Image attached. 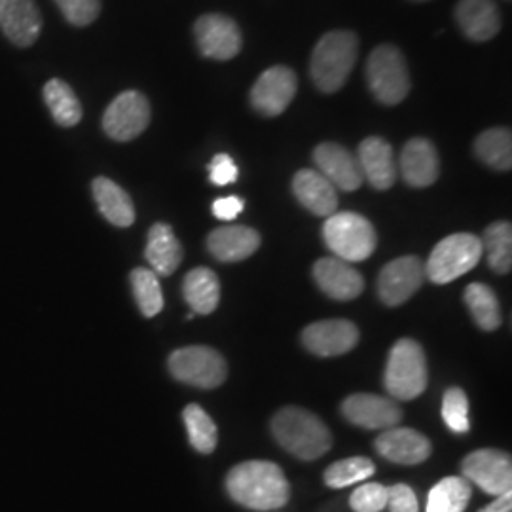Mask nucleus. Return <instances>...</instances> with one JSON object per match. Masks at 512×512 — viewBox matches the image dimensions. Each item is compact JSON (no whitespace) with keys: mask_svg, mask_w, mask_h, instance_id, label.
<instances>
[{"mask_svg":"<svg viewBox=\"0 0 512 512\" xmlns=\"http://www.w3.org/2000/svg\"><path fill=\"white\" fill-rule=\"evenodd\" d=\"M228 495L251 511H277L291 499V484L272 461H245L226 476Z\"/></svg>","mask_w":512,"mask_h":512,"instance_id":"obj_1","label":"nucleus"},{"mask_svg":"<svg viewBox=\"0 0 512 512\" xmlns=\"http://www.w3.org/2000/svg\"><path fill=\"white\" fill-rule=\"evenodd\" d=\"M272 435L283 450L304 461L323 458L332 448L329 427L313 412L298 406H285L275 414Z\"/></svg>","mask_w":512,"mask_h":512,"instance_id":"obj_2","label":"nucleus"},{"mask_svg":"<svg viewBox=\"0 0 512 512\" xmlns=\"http://www.w3.org/2000/svg\"><path fill=\"white\" fill-rule=\"evenodd\" d=\"M359 55V38L351 31H330L313 48L310 74L315 88L336 93L344 88Z\"/></svg>","mask_w":512,"mask_h":512,"instance_id":"obj_3","label":"nucleus"},{"mask_svg":"<svg viewBox=\"0 0 512 512\" xmlns=\"http://www.w3.org/2000/svg\"><path fill=\"white\" fill-rule=\"evenodd\" d=\"M384 385L393 401H412L425 391L427 359L416 340L403 338L391 348L385 366Z\"/></svg>","mask_w":512,"mask_h":512,"instance_id":"obj_4","label":"nucleus"},{"mask_svg":"<svg viewBox=\"0 0 512 512\" xmlns=\"http://www.w3.org/2000/svg\"><path fill=\"white\" fill-rule=\"evenodd\" d=\"M366 82L378 103L395 107L410 93L412 82L403 52L391 44H382L366 61Z\"/></svg>","mask_w":512,"mask_h":512,"instance_id":"obj_5","label":"nucleus"},{"mask_svg":"<svg viewBox=\"0 0 512 512\" xmlns=\"http://www.w3.org/2000/svg\"><path fill=\"white\" fill-rule=\"evenodd\" d=\"M323 239L336 258L346 262H363L374 253L378 234L370 220L359 213H334L323 224Z\"/></svg>","mask_w":512,"mask_h":512,"instance_id":"obj_6","label":"nucleus"},{"mask_svg":"<svg viewBox=\"0 0 512 512\" xmlns=\"http://www.w3.org/2000/svg\"><path fill=\"white\" fill-rule=\"evenodd\" d=\"M482 258V241L473 234H452L440 239L425 266V277L437 285L456 281L471 272Z\"/></svg>","mask_w":512,"mask_h":512,"instance_id":"obj_7","label":"nucleus"},{"mask_svg":"<svg viewBox=\"0 0 512 512\" xmlns=\"http://www.w3.org/2000/svg\"><path fill=\"white\" fill-rule=\"evenodd\" d=\"M167 365L173 378L200 389H215L228 378L226 359L217 349L207 346L175 349Z\"/></svg>","mask_w":512,"mask_h":512,"instance_id":"obj_8","label":"nucleus"},{"mask_svg":"<svg viewBox=\"0 0 512 512\" xmlns=\"http://www.w3.org/2000/svg\"><path fill=\"white\" fill-rule=\"evenodd\" d=\"M150 103L141 92L120 93L103 114V129L110 139L128 143L139 137L150 124Z\"/></svg>","mask_w":512,"mask_h":512,"instance_id":"obj_9","label":"nucleus"},{"mask_svg":"<svg viewBox=\"0 0 512 512\" xmlns=\"http://www.w3.org/2000/svg\"><path fill=\"white\" fill-rule=\"evenodd\" d=\"M461 471L467 480L475 482L486 494H509L512 486V461L501 450H476L461 463Z\"/></svg>","mask_w":512,"mask_h":512,"instance_id":"obj_10","label":"nucleus"},{"mask_svg":"<svg viewBox=\"0 0 512 512\" xmlns=\"http://www.w3.org/2000/svg\"><path fill=\"white\" fill-rule=\"evenodd\" d=\"M296 90H298V78L293 69L285 65H277L258 76L249 97H251L253 109L258 114L266 118H275L289 109Z\"/></svg>","mask_w":512,"mask_h":512,"instance_id":"obj_11","label":"nucleus"},{"mask_svg":"<svg viewBox=\"0 0 512 512\" xmlns=\"http://www.w3.org/2000/svg\"><path fill=\"white\" fill-rule=\"evenodd\" d=\"M425 266L418 256H401L385 264L378 275V296L389 308H397L420 291Z\"/></svg>","mask_w":512,"mask_h":512,"instance_id":"obj_12","label":"nucleus"},{"mask_svg":"<svg viewBox=\"0 0 512 512\" xmlns=\"http://www.w3.org/2000/svg\"><path fill=\"white\" fill-rule=\"evenodd\" d=\"M194 35L200 52L215 61L234 59L243 48L238 23L224 14L202 16L194 25Z\"/></svg>","mask_w":512,"mask_h":512,"instance_id":"obj_13","label":"nucleus"},{"mask_svg":"<svg viewBox=\"0 0 512 512\" xmlns=\"http://www.w3.org/2000/svg\"><path fill=\"white\" fill-rule=\"evenodd\" d=\"M344 418L363 429H391L403 420V408L391 397L355 393L342 403Z\"/></svg>","mask_w":512,"mask_h":512,"instance_id":"obj_14","label":"nucleus"},{"mask_svg":"<svg viewBox=\"0 0 512 512\" xmlns=\"http://www.w3.org/2000/svg\"><path fill=\"white\" fill-rule=\"evenodd\" d=\"M359 342V329L348 319H327L308 325L302 332L304 348L319 357L346 355Z\"/></svg>","mask_w":512,"mask_h":512,"instance_id":"obj_15","label":"nucleus"},{"mask_svg":"<svg viewBox=\"0 0 512 512\" xmlns=\"http://www.w3.org/2000/svg\"><path fill=\"white\" fill-rule=\"evenodd\" d=\"M313 162L317 165V171L338 190L353 192L365 183L357 156L342 145L321 143L313 150Z\"/></svg>","mask_w":512,"mask_h":512,"instance_id":"obj_16","label":"nucleus"},{"mask_svg":"<svg viewBox=\"0 0 512 512\" xmlns=\"http://www.w3.org/2000/svg\"><path fill=\"white\" fill-rule=\"evenodd\" d=\"M313 279L323 293L338 302H348L365 291V279L349 262L336 256L319 258L313 264Z\"/></svg>","mask_w":512,"mask_h":512,"instance_id":"obj_17","label":"nucleus"},{"mask_svg":"<svg viewBox=\"0 0 512 512\" xmlns=\"http://www.w3.org/2000/svg\"><path fill=\"white\" fill-rule=\"evenodd\" d=\"M0 31L12 44L29 48L42 31V16L35 0H0Z\"/></svg>","mask_w":512,"mask_h":512,"instance_id":"obj_18","label":"nucleus"},{"mask_svg":"<svg viewBox=\"0 0 512 512\" xmlns=\"http://www.w3.org/2000/svg\"><path fill=\"white\" fill-rule=\"evenodd\" d=\"M376 450L382 458L399 465H418L427 461L433 446L425 435L408 427H391L376 439Z\"/></svg>","mask_w":512,"mask_h":512,"instance_id":"obj_19","label":"nucleus"},{"mask_svg":"<svg viewBox=\"0 0 512 512\" xmlns=\"http://www.w3.org/2000/svg\"><path fill=\"white\" fill-rule=\"evenodd\" d=\"M399 169L404 183L412 188H427L437 183L440 175L439 152L429 139L414 137L404 145Z\"/></svg>","mask_w":512,"mask_h":512,"instance_id":"obj_20","label":"nucleus"},{"mask_svg":"<svg viewBox=\"0 0 512 512\" xmlns=\"http://www.w3.org/2000/svg\"><path fill=\"white\" fill-rule=\"evenodd\" d=\"M363 179L376 190H389L397 181V162L393 147L382 137H368L357 152Z\"/></svg>","mask_w":512,"mask_h":512,"instance_id":"obj_21","label":"nucleus"},{"mask_svg":"<svg viewBox=\"0 0 512 512\" xmlns=\"http://www.w3.org/2000/svg\"><path fill=\"white\" fill-rule=\"evenodd\" d=\"M456 23L473 42H488L501 31V14L494 0H459Z\"/></svg>","mask_w":512,"mask_h":512,"instance_id":"obj_22","label":"nucleus"},{"mask_svg":"<svg viewBox=\"0 0 512 512\" xmlns=\"http://www.w3.org/2000/svg\"><path fill=\"white\" fill-rule=\"evenodd\" d=\"M296 200L317 217H330L338 211V192L315 169H300L293 179Z\"/></svg>","mask_w":512,"mask_h":512,"instance_id":"obj_23","label":"nucleus"},{"mask_svg":"<svg viewBox=\"0 0 512 512\" xmlns=\"http://www.w3.org/2000/svg\"><path fill=\"white\" fill-rule=\"evenodd\" d=\"M262 243L260 234L249 226H222L209 234L207 249L220 262H241L255 255Z\"/></svg>","mask_w":512,"mask_h":512,"instance_id":"obj_24","label":"nucleus"},{"mask_svg":"<svg viewBox=\"0 0 512 512\" xmlns=\"http://www.w3.org/2000/svg\"><path fill=\"white\" fill-rule=\"evenodd\" d=\"M145 256L156 275H171L181 266L184 256L183 245L169 224L156 222L148 230Z\"/></svg>","mask_w":512,"mask_h":512,"instance_id":"obj_25","label":"nucleus"},{"mask_svg":"<svg viewBox=\"0 0 512 512\" xmlns=\"http://www.w3.org/2000/svg\"><path fill=\"white\" fill-rule=\"evenodd\" d=\"M93 198L101 215L118 228H129L135 222V205L128 192L107 177H97L92 183Z\"/></svg>","mask_w":512,"mask_h":512,"instance_id":"obj_26","label":"nucleus"},{"mask_svg":"<svg viewBox=\"0 0 512 512\" xmlns=\"http://www.w3.org/2000/svg\"><path fill=\"white\" fill-rule=\"evenodd\" d=\"M183 296L194 313H213L220 302L219 277L209 268H196L188 272L183 281Z\"/></svg>","mask_w":512,"mask_h":512,"instance_id":"obj_27","label":"nucleus"},{"mask_svg":"<svg viewBox=\"0 0 512 512\" xmlns=\"http://www.w3.org/2000/svg\"><path fill=\"white\" fill-rule=\"evenodd\" d=\"M44 101L54 116L55 124L61 128H74L82 120V105L73 88L61 80L52 78L44 86Z\"/></svg>","mask_w":512,"mask_h":512,"instance_id":"obj_28","label":"nucleus"},{"mask_svg":"<svg viewBox=\"0 0 512 512\" xmlns=\"http://www.w3.org/2000/svg\"><path fill=\"white\" fill-rule=\"evenodd\" d=\"M476 158L495 171H509L512 167V137L509 128L482 131L475 141Z\"/></svg>","mask_w":512,"mask_h":512,"instance_id":"obj_29","label":"nucleus"},{"mask_svg":"<svg viewBox=\"0 0 512 512\" xmlns=\"http://www.w3.org/2000/svg\"><path fill=\"white\" fill-rule=\"evenodd\" d=\"M482 253L488 256V266L495 274H509L512 268V226L511 222H494L484 230Z\"/></svg>","mask_w":512,"mask_h":512,"instance_id":"obj_30","label":"nucleus"},{"mask_svg":"<svg viewBox=\"0 0 512 512\" xmlns=\"http://www.w3.org/2000/svg\"><path fill=\"white\" fill-rule=\"evenodd\" d=\"M465 304L480 329L492 332L501 327V323H503L501 306H499V300L494 291L488 285L471 283L465 289Z\"/></svg>","mask_w":512,"mask_h":512,"instance_id":"obj_31","label":"nucleus"},{"mask_svg":"<svg viewBox=\"0 0 512 512\" xmlns=\"http://www.w3.org/2000/svg\"><path fill=\"white\" fill-rule=\"evenodd\" d=\"M471 484L461 476H448L427 495V512H463L471 501Z\"/></svg>","mask_w":512,"mask_h":512,"instance_id":"obj_32","label":"nucleus"},{"mask_svg":"<svg viewBox=\"0 0 512 512\" xmlns=\"http://www.w3.org/2000/svg\"><path fill=\"white\" fill-rule=\"evenodd\" d=\"M183 420L186 431H188L190 444L200 454L215 452L217 442H219V429L202 406L200 404H188L183 410Z\"/></svg>","mask_w":512,"mask_h":512,"instance_id":"obj_33","label":"nucleus"},{"mask_svg":"<svg viewBox=\"0 0 512 512\" xmlns=\"http://www.w3.org/2000/svg\"><path fill=\"white\" fill-rule=\"evenodd\" d=\"M131 289L135 294L137 306L145 317H156L164 310V294L158 281V275L147 268H135L131 275Z\"/></svg>","mask_w":512,"mask_h":512,"instance_id":"obj_34","label":"nucleus"},{"mask_svg":"<svg viewBox=\"0 0 512 512\" xmlns=\"http://www.w3.org/2000/svg\"><path fill=\"white\" fill-rule=\"evenodd\" d=\"M374 471H376V467L368 458L357 456V458L342 459V461L332 463L325 471V484L329 488L340 490V488H346L351 484L363 482L366 478L374 475Z\"/></svg>","mask_w":512,"mask_h":512,"instance_id":"obj_35","label":"nucleus"},{"mask_svg":"<svg viewBox=\"0 0 512 512\" xmlns=\"http://www.w3.org/2000/svg\"><path fill=\"white\" fill-rule=\"evenodd\" d=\"M442 420L454 433H467L469 423V399L461 387H450L442 397Z\"/></svg>","mask_w":512,"mask_h":512,"instance_id":"obj_36","label":"nucleus"},{"mask_svg":"<svg viewBox=\"0 0 512 512\" xmlns=\"http://www.w3.org/2000/svg\"><path fill=\"white\" fill-rule=\"evenodd\" d=\"M55 4L74 27H88L101 14V0H55Z\"/></svg>","mask_w":512,"mask_h":512,"instance_id":"obj_37","label":"nucleus"},{"mask_svg":"<svg viewBox=\"0 0 512 512\" xmlns=\"http://www.w3.org/2000/svg\"><path fill=\"white\" fill-rule=\"evenodd\" d=\"M349 505L355 512H382L387 507V488L382 484H365L351 494Z\"/></svg>","mask_w":512,"mask_h":512,"instance_id":"obj_38","label":"nucleus"},{"mask_svg":"<svg viewBox=\"0 0 512 512\" xmlns=\"http://www.w3.org/2000/svg\"><path fill=\"white\" fill-rule=\"evenodd\" d=\"M209 179L217 186L236 183L238 181V165L228 154H217L209 164Z\"/></svg>","mask_w":512,"mask_h":512,"instance_id":"obj_39","label":"nucleus"},{"mask_svg":"<svg viewBox=\"0 0 512 512\" xmlns=\"http://www.w3.org/2000/svg\"><path fill=\"white\" fill-rule=\"evenodd\" d=\"M387 507L391 512H418V497L406 484L387 488Z\"/></svg>","mask_w":512,"mask_h":512,"instance_id":"obj_40","label":"nucleus"},{"mask_svg":"<svg viewBox=\"0 0 512 512\" xmlns=\"http://www.w3.org/2000/svg\"><path fill=\"white\" fill-rule=\"evenodd\" d=\"M245 209V202L239 196H226L213 203V215L224 222L238 219L239 213Z\"/></svg>","mask_w":512,"mask_h":512,"instance_id":"obj_41","label":"nucleus"},{"mask_svg":"<svg viewBox=\"0 0 512 512\" xmlns=\"http://www.w3.org/2000/svg\"><path fill=\"white\" fill-rule=\"evenodd\" d=\"M480 512H512V494L499 495L494 503L484 507Z\"/></svg>","mask_w":512,"mask_h":512,"instance_id":"obj_42","label":"nucleus"},{"mask_svg":"<svg viewBox=\"0 0 512 512\" xmlns=\"http://www.w3.org/2000/svg\"><path fill=\"white\" fill-rule=\"evenodd\" d=\"M418 2H425V0H418Z\"/></svg>","mask_w":512,"mask_h":512,"instance_id":"obj_43","label":"nucleus"}]
</instances>
